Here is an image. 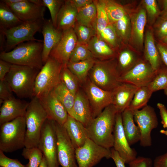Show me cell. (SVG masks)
I'll list each match as a JSON object with an SVG mask.
<instances>
[{
  "mask_svg": "<svg viewBox=\"0 0 167 167\" xmlns=\"http://www.w3.org/2000/svg\"><path fill=\"white\" fill-rule=\"evenodd\" d=\"M113 148L129 164L136 158V150L131 147L125 135L122 124V113H116L113 131Z\"/></svg>",
  "mask_w": 167,
  "mask_h": 167,
  "instance_id": "obj_15",
  "label": "cell"
},
{
  "mask_svg": "<svg viewBox=\"0 0 167 167\" xmlns=\"http://www.w3.org/2000/svg\"><path fill=\"white\" fill-rule=\"evenodd\" d=\"M41 32L44 38L42 56L44 64L49 57L51 51L60 39L62 31L54 26L51 19H45Z\"/></svg>",
  "mask_w": 167,
  "mask_h": 167,
  "instance_id": "obj_21",
  "label": "cell"
},
{
  "mask_svg": "<svg viewBox=\"0 0 167 167\" xmlns=\"http://www.w3.org/2000/svg\"><path fill=\"white\" fill-rule=\"evenodd\" d=\"M63 126L75 149L82 146L89 138L86 127L69 115Z\"/></svg>",
  "mask_w": 167,
  "mask_h": 167,
  "instance_id": "obj_23",
  "label": "cell"
},
{
  "mask_svg": "<svg viewBox=\"0 0 167 167\" xmlns=\"http://www.w3.org/2000/svg\"><path fill=\"white\" fill-rule=\"evenodd\" d=\"M53 91L66 109L68 115L72 116L75 95L61 81L54 88Z\"/></svg>",
  "mask_w": 167,
  "mask_h": 167,
  "instance_id": "obj_32",
  "label": "cell"
},
{
  "mask_svg": "<svg viewBox=\"0 0 167 167\" xmlns=\"http://www.w3.org/2000/svg\"><path fill=\"white\" fill-rule=\"evenodd\" d=\"M75 156L78 167H93L104 158H111V152L88 138L82 146L75 149Z\"/></svg>",
  "mask_w": 167,
  "mask_h": 167,
  "instance_id": "obj_10",
  "label": "cell"
},
{
  "mask_svg": "<svg viewBox=\"0 0 167 167\" xmlns=\"http://www.w3.org/2000/svg\"><path fill=\"white\" fill-rule=\"evenodd\" d=\"M12 64L0 59V80H5V77L9 72Z\"/></svg>",
  "mask_w": 167,
  "mask_h": 167,
  "instance_id": "obj_50",
  "label": "cell"
},
{
  "mask_svg": "<svg viewBox=\"0 0 167 167\" xmlns=\"http://www.w3.org/2000/svg\"><path fill=\"white\" fill-rule=\"evenodd\" d=\"M23 22L7 4L0 1V29H9L17 26Z\"/></svg>",
  "mask_w": 167,
  "mask_h": 167,
  "instance_id": "obj_31",
  "label": "cell"
},
{
  "mask_svg": "<svg viewBox=\"0 0 167 167\" xmlns=\"http://www.w3.org/2000/svg\"><path fill=\"white\" fill-rule=\"evenodd\" d=\"M111 158L114 161L116 167H126L125 162L120 157L118 153L113 148L111 149Z\"/></svg>",
  "mask_w": 167,
  "mask_h": 167,
  "instance_id": "obj_54",
  "label": "cell"
},
{
  "mask_svg": "<svg viewBox=\"0 0 167 167\" xmlns=\"http://www.w3.org/2000/svg\"><path fill=\"white\" fill-rule=\"evenodd\" d=\"M38 98L47 114L48 118L63 126L67 120L68 114L53 90Z\"/></svg>",
  "mask_w": 167,
  "mask_h": 167,
  "instance_id": "obj_18",
  "label": "cell"
},
{
  "mask_svg": "<svg viewBox=\"0 0 167 167\" xmlns=\"http://www.w3.org/2000/svg\"><path fill=\"white\" fill-rule=\"evenodd\" d=\"M105 3L106 11L110 24H113L127 14L123 7L115 2L105 0Z\"/></svg>",
  "mask_w": 167,
  "mask_h": 167,
  "instance_id": "obj_36",
  "label": "cell"
},
{
  "mask_svg": "<svg viewBox=\"0 0 167 167\" xmlns=\"http://www.w3.org/2000/svg\"><path fill=\"white\" fill-rule=\"evenodd\" d=\"M154 167H167V151L156 156L153 161Z\"/></svg>",
  "mask_w": 167,
  "mask_h": 167,
  "instance_id": "obj_52",
  "label": "cell"
},
{
  "mask_svg": "<svg viewBox=\"0 0 167 167\" xmlns=\"http://www.w3.org/2000/svg\"><path fill=\"white\" fill-rule=\"evenodd\" d=\"M157 106L159 110L160 115L161 119V123L163 127L167 129V109L165 106L163 104L158 103Z\"/></svg>",
  "mask_w": 167,
  "mask_h": 167,
  "instance_id": "obj_51",
  "label": "cell"
},
{
  "mask_svg": "<svg viewBox=\"0 0 167 167\" xmlns=\"http://www.w3.org/2000/svg\"><path fill=\"white\" fill-rule=\"evenodd\" d=\"M130 19L131 38L137 46L141 47L143 45L144 29L146 22V11L144 9H139Z\"/></svg>",
  "mask_w": 167,
  "mask_h": 167,
  "instance_id": "obj_25",
  "label": "cell"
},
{
  "mask_svg": "<svg viewBox=\"0 0 167 167\" xmlns=\"http://www.w3.org/2000/svg\"><path fill=\"white\" fill-rule=\"evenodd\" d=\"M24 117L26 127L25 147H37L43 126L48 118L39 98L34 96L31 99Z\"/></svg>",
  "mask_w": 167,
  "mask_h": 167,
  "instance_id": "obj_4",
  "label": "cell"
},
{
  "mask_svg": "<svg viewBox=\"0 0 167 167\" xmlns=\"http://www.w3.org/2000/svg\"></svg>",
  "mask_w": 167,
  "mask_h": 167,
  "instance_id": "obj_62",
  "label": "cell"
},
{
  "mask_svg": "<svg viewBox=\"0 0 167 167\" xmlns=\"http://www.w3.org/2000/svg\"><path fill=\"white\" fill-rule=\"evenodd\" d=\"M117 60L120 76L129 71L140 61H138L133 53L127 50L120 52Z\"/></svg>",
  "mask_w": 167,
  "mask_h": 167,
  "instance_id": "obj_34",
  "label": "cell"
},
{
  "mask_svg": "<svg viewBox=\"0 0 167 167\" xmlns=\"http://www.w3.org/2000/svg\"><path fill=\"white\" fill-rule=\"evenodd\" d=\"M146 10L150 18H154L159 14L160 12L156 1L145 0L144 1Z\"/></svg>",
  "mask_w": 167,
  "mask_h": 167,
  "instance_id": "obj_47",
  "label": "cell"
},
{
  "mask_svg": "<svg viewBox=\"0 0 167 167\" xmlns=\"http://www.w3.org/2000/svg\"><path fill=\"white\" fill-rule=\"evenodd\" d=\"M26 127L24 117L0 125V150L11 152L25 147Z\"/></svg>",
  "mask_w": 167,
  "mask_h": 167,
  "instance_id": "obj_5",
  "label": "cell"
},
{
  "mask_svg": "<svg viewBox=\"0 0 167 167\" xmlns=\"http://www.w3.org/2000/svg\"><path fill=\"white\" fill-rule=\"evenodd\" d=\"M153 92L164 89L167 87V66H162L157 71L152 81L148 85Z\"/></svg>",
  "mask_w": 167,
  "mask_h": 167,
  "instance_id": "obj_40",
  "label": "cell"
},
{
  "mask_svg": "<svg viewBox=\"0 0 167 167\" xmlns=\"http://www.w3.org/2000/svg\"><path fill=\"white\" fill-rule=\"evenodd\" d=\"M76 19V22L78 24L96 31L97 11L93 0L92 2L78 11Z\"/></svg>",
  "mask_w": 167,
  "mask_h": 167,
  "instance_id": "obj_29",
  "label": "cell"
},
{
  "mask_svg": "<svg viewBox=\"0 0 167 167\" xmlns=\"http://www.w3.org/2000/svg\"><path fill=\"white\" fill-rule=\"evenodd\" d=\"M122 124L124 131L130 145L140 141V130L136 125L134 119V112L129 108L126 109L122 113Z\"/></svg>",
  "mask_w": 167,
  "mask_h": 167,
  "instance_id": "obj_27",
  "label": "cell"
},
{
  "mask_svg": "<svg viewBox=\"0 0 167 167\" xmlns=\"http://www.w3.org/2000/svg\"><path fill=\"white\" fill-rule=\"evenodd\" d=\"M12 90L5 81L0 80V105L6 100L13 96Z\"/></svg>",
  "mask_w": 167,
  "mask_h": 167,
  "instance_id": "obj_46",
  "label": "cell"
},
{
  "mask_svg": "<svg viewBox=\"0 0 167 167\" xmlns=\"http://www.w3.org/2000/svg\"><path fill=\"white\" fill-rule=\"evenodd\" d=\"M43 49V41L23 42L11 51L1 52L0 59L13 64L27 66L40 70L44 65Z\"/></svg>",
  "mask_w": 167,
  "mask_h": 167,
  "instance_id": "obj_2",
  "label": "cell"
},
{
  "mask_svg": "<svg viewBox=\"0 0 167 167\" xmlns=\"http://www.w3.org/2000/svg\"><path fill=\"white\" fill-rule=\"evenodd\" d=\"M40 71L27 66L12 64L5 80L18 97L32 99L34 96L35 80Z\"/></svg>",
  "mask_w": 167,
  "mask_h": 167,
  "instance_id": "obj_3",
  "label": "cell"
},
{
  "mask_svg": "<svg viewBox=\"0 0 167 167\" xmlns=\"http://www.w3.org/2000/svg\"><path fill=\"white\" fill-rule=\"evenodd\" d=\"M77 12L70 0H64L57 16L56 28L62 31L73 28L76 22Z\"/></svg>",
  "mask_w": 167,
  "mask_h": 167,
  "instance_id": "obj_24",
  "label": "cell"
},
{
  "mask_svg": "<svg viewBox=\"0 0 167 167\" xmlns=\"http://www.w3.org/2000/svg\"><path fill=\"white\" fill-rule=\"evenodd\" d=\"M161 17L167 19V10L162 13Z\"/></svg>",
  "mask_w": 167,
  "mask_h": 167,
  "instance_id": "obj_60",
  "label": "cell"
},
{
  "mask_svg": "<svg viewBox=\"0 0 167 167\" xmlns=\"http://www.w3.org/2000/svg\"><path fill=\"white\" fill-rule=\"evenodd\" d=\"M163 10L162 12H163L167 10V0H163L162 1Z\"/></svg>",
  "mask_w": 167,
  "mask_h": 167,
  "instance_id": "obj_56",
  "label": "cell"
},
{
  "mask_svg": "<svg viewBox=\"0 0 167 167\" xmlns=\"http://www.w3.org/2000/svg\"><path fill=\"white\" fill-rule=\"evenodd\" d=\"M144 55L145 60L155 71L158 70L161 66L162 61L155 45L152 32L150 30L147 32L145 36Z\"/></svg>",
  "mask_w": 167,
  "mask_h": 167,
  "instance_id": "obj_28",
  "label": "cell"
},
{
  "mask_svg": "<svg viewBox=\"0 0 167 167\" xmlns=\"http://www.w3.org/2000/svg\"><path fill=\"white\" fill-rule=\"evenodd\" d=\"M96 60L92 58L76 62H68L66 66L70 71L77 76L81 84L87 79L89 72Z\"/></svg>",
  "mask_w": 167,
  "mask_h": 167,
  "instance_id": "obj_30",
  "label": "cell"
},
{
  "mask_svg": "<svg viewBox=\"0 0 167 167\" xmlns=\"http://www.w3.org/2000/svg\"><path fill=\"white\" fill-rule=\"evenodd\" d=\"M22 155L29 160L26 167H39L43 155L41 151L37 147L24 148Z\"/></svg>",
  "mask_w": 167,
  "mask_h": 167,
  "instance_id": "obj_39",
  "label": "cell"
},
{
  "mask_svg": "<svg viewBox=\"0 0 167 167\" xmlns=\"http://www.w3.org/2000/svg\"><path fill=\"white\" fill-rule=\"evenodd\" d=\"M72 117L86 128L93 118L89 102L83 90L79 89L75 95Z\"/></svg>",
  "mask_w": 167,
  "mask_h": 167,
  "instance_id": "obj_22",
  "label": "cell"
},
{
  "mask_svg": "<svg viewBox=\"0 0 167 167\" xmlns=\"http://www.w3.org/2000/svg\"><path fill=\"white\" fill-rule=\"evenodd\" d=\"M39 167H48L46 161L44 156Z\"/></svg>",
  "mask_w": 167,
  "mask_h": 167,
  "instance_id": "obj_57",
  "label": "cell"
},
{
  "mask_svg": "<svg viewBox=\"0 0 167 167\" xmlns=\"http://www.w3.org/2000/svg\"><path fill=\"white\" fill-rule=\"evenodd\" d=\"M134 119L140 131V145L144 147L151 146L152 144L151 132L158 125L154 109L147 105L140 110L134 111Z\"/></svg>",
  "mask_w": 167,
  "mask_h": 167,
  "instance_id": "obj_11",
  "label": "cell"
},
{
  "mask_svg": "<svg viewBox=\"0 0 167 167\" xmlns=\"http://www.w3.org/2000/svg\"><path fill=\"white\" fill-rule=\"evenodd\" d=\"M83 90L89 102L93 118L99 115L107 107L112 104V91L103 90L88 78L82 83Z\"/></svg>",
  "mask_w": 167,
  "mask_h": 167,
  "instance_id": "obj_13",
  "label": "cell"
},
{
  "mask_svg": "<svg viewBox=\"0 0 167 167\" xmlns=\"http://www.w3.org/2000/svg\"><path fill=\"white\" fill-rule=\"evenodd\" d=\"M97 11L96 32L98 35L110 24L105 9V0H93Z\"/></svg>",
  "mask_w": 167,
  "mask_h": 167,
  "instance_id": "obj_38",
  "label": "cell"
},
{
  "mask_svg": "<svg viewBox=\"0 0 167 167\" xmlns=\"http://www.w3.org/2000/svg\"><path fill=\"white\" fill-rule=\"evenodd\" d=\"M57 137V156L62 167H78L76 158L75 149L72 145L62 125L53 120Z\"/></svg>",
  "mask_w": 167,
  "mask_h": 167,
  "instance_id": "obj_12",
  "label": "cell"
},
{
  "mask_svg": "<svg viewBox=\"0 0 167 167\" xmlns=\"http://www.w3.org/2000/svg\"><path fill=\"white\" fill-rule=\"evenodd\" d=\"M156 28V35L160 40L167 36V19L160 17Z\"/></svg>",
  "mask_w": 167,
  "mask_h": 167,
  "instance_id": "obj_48",
  "label": "cell"
},
{
  "mask_svg": "<svg viewBox=\"0 0 167 167\" xmlns=\"http://www.w3.org/2000/svg\"><path fill=\"white\" fill-rule=\"evenodd\" d=\"M64 0H42V5L49 10L51 20L54 27L56 28L57 16Z\"/></svg>",
  "mask_w": 167,
  "mask_h": 167,
  "instance_id": "obj_44",
  "label": "cell"
},
{
  "mask_svg": "<svg viewBox=\"0 0 167 167\" xmlns=\"http://www.w3.org/2000/svg\"><path fill=\"white\" fill-rule=\"evenodd\" d=\"M113 24L119 40L123 41L128 40L131 34V19L126 15Z\"/></svg>",
  "mask_w": 167,
  "mask_h": 167,
  "instance_id": "obj_37",
  "label": "cell"
},
{
  "mask_svg": "<svg viewBox=\"0 0 167 167\" xmlns=\"http://www.w3.org/2000/svg\"><path fill=\"white\" fill-rule=\"evenodd\" d=\"M8 6L23 22L45 19V7L36 4L31 0H23L19 2Z\"/></svg>",
  "mask_w": 167,
  "mask_h": 167,
  "instance_id": "obj_17",
  "label": "cell"
},
{
  "mask_svg": "<svg viewBox=\"0 0 167 167\" xmlns=\"http://www.w3.org/2000/svg\"><path fill=\"white\" fill-rule=\"evenodd\" d=\"M0 166L1 167H26L16 159H12L6 156L0 150Z\"/></svg>",
  "mask_w": 167,
  "mask_h": 167,
  "instance_id": "obj_45",
  "label": "cell"
},
{
  "mask_svg": "<svg viewBox=\"0 0 167 167\" xmlns=\"http://www.w3.org/2000/svg\"><path fill=\"white\" fill-rule=\"evenodd\" d=\"M72 4L78 11L93 2L92 0H70Z\"/></svg>",
  "mask_w": 167,
  "mask_h": 167,
  "instance_id": "obj_55",
  "label": "cell"
},
{
  "mask_svg": "<svg viewBox=\"0 0 167 167\" xmlns=\"http://www.w3.org/2000/svg\"><path fill=\"white\" fill-rule=\"evenodd\" d=\"M62 65L49 56L38 73L35 80L34 96L39 98L52 91L61 82Z\"/></svg>",
  "mask_w": 167,
  "mask_h": 167,
  "instance_id": "obj_7",
  "label": "cell"
},
{
  "mask_svg": "<svg viewBox=\"0 0 167 167\" xmlns=\"http://www.w3.org/2000/svg\"><path fill=\"white\" fill-rule=\"evenodd\" d=\"M60 78L67 88L75 95L79 89L80 83L77 76L70 71L66 65H62Z\"/></svg>",
  "mask_w": 167,
  "mask_h": 167,
  "instance_id": "obj_35",
  "label": "cell"
},
{
  "mask_svg": "<svg viewBox=\"0 0 167 167\" xmlns=\"http://www.w3.org/2000/svg\"><path fill=\"white\" fill-rule=\"evenodd\" d=\"M153 93L148 86L139 87L128 108L134 112L143 108L147 105Z\"/></svg>",
  "mask_w": 167,
  "mask_h": 167,
  "instance_id": "obj_33",
  "label": "cell"
},
{
  "mask_svg": "<svg viewBox=\"0 0 167 167\" xmlns=\"http://www.w3.org/2000/svg\"><path fill=\"white\" fill-rule=\"evenodd\" d=\"M88 45L89 50L96 59L105 60L115 57L114 49L96 35L91 39Z\"/></svg>",
  "mask_w": 167,
  "mask_h": 167,
  "instance_id": "obj_26",
  "label": "cell"
},
{
  "mask_svg": "<svg viewBox=\"0 0 167 167\" xmlns=\"http://www.w3.org/2000/svg\"><path fill=\"white\" fill-rule=\"evenodd\" d=\"M157 48L163 62L167 66V45L160 42L157 44Z\"/></svg>",
  "mask_w": 167,
  "mask_h": 167,
  "instance_id": "obj_53",
  "label": "cell"
},
{
  "mask_svg": "<svg viewBox=\"0 0 167 167\" xmlns=\"http://www.w3.org/2000/svg\"><path fill=\"white\" fill-rule=\"evenodd\" d=\"M97 35L100 37L112 48L118 47L119 39L112 24L108 25Z\"/></svg>",
  "mask_w": 167,
  "mask_h": 167,
  "instance_id": "obj_43",
  "label": "cell"
},
{
  "mask_svg": "<svg viewBox=\"0 0 167 167\" xmlns=\"http://www.w3.org/2000/svg\"><path fill=\"white\" fill-rule=\"evenodd\" d=\"M160 133L162 134H163L166 136H167V129L164 130L162 129L160 131Z\"/></svg>",
  "mask_w": 167,
  "mask_h": 167,
  "instance_id": "obj_59",
  "label": "cell"
},
{
  "mask_svg": "<svg viewBox=\"0 0 167 167\" xmlns=\"http://www.w3.org/2000/svg\"><path fill=\"white\" fill-rule=\"evenodd\" d=\"M44 20L23 22L9 29H0L6 39L5 50L4 52L9 51L19 44L25 41H43L36 39L34 36L37 32H41Z\"/></svg>",
  "mask_w": 167,
  "mask_h": 167,
  "instance_id": "obj_8",
  "label": "cell"
},
{
  "mask_svg": "<svg viewBox=\"0 0 167 167\" xmlns=\"http://www.w3.org/2000/svg\"><path fill=\"white\" fill-rule=\"evenodd\" d=\"M37 148L42 153L48 167H59L57 137L53 120L47 118L45 122Z\"/></svg>",
  "mask_w": 167,
  "mask_h": 167,
  "instance_id": "obj_9",
  "label": "cell"
},
{
  "mask_svg": "<svg viewBox=\"0 0 167 167\" xmlns=\"http://www.w3.org/2000/svg\"><path fill=\"white\" fill-rule=\"evenodd\" d=\"M138 88L131 84L121 83L112 91V104L117 113H122L129 107Z\"/></svg>",
  "mask_w": 167,
  "mask_h": 167,
  "instance_id": "obj_20",
  "label": "cell"
},
{
  "mask_svg": "<svg viewBox=\"0 0 167 167\" xmlns=\"http://www.w3.org/2000/svg\"><path fill=\"white\" fill-rule=\"evenodd\" d=\"M117 111L113 104L106 107L92 120L86 127L88 137L108 149L113 147V131Z\"/></svg>",
  "mask_w": 167,
  "mask_h": 167,
  "instance_id": "obj_1",
  "label": "cell"
},
{
  "mask_svg": "<svg viewBox=\"0 0 167 167\" xmlns=\"http://www.w3.org/2000/svg\"><path fill=\"white\" fill-rule=\"evenodd\" d=\"M161 42L167 45V36L160 40Z\"/></svg>",
  "mask_w": 167,
  "mask_h": 167,
  "instance_id": "obj_58",
  "label": "cell"
},
{
  "mask_svg": "<svg viewBox=\"0 0 167 167\" xmlns=\"http://www.w3.org/2000/svg\"><path fill=\"white\" fill-rule=\"evenodd\" d=\"M78 42L73 28L63 31L60 39L51 51L49 56L62 65H66Z\"/></svg>",
  "mask_w": 167,
  "mask_h": 167,
  "instance_id": "obj_16",
  "label": "cell"
},
{
  "mask_svg": "<svg viewBox=\"0 0 167 167\" xmlns=\"http://www.w3.org/2000/svg\"><path fill=\"white\" fill-rule=\"evenodd\" d=\"M78 43L88 44L91 39L96 35V30L76 22L73 28Z\"/></svg>",
  "mask_w": 167,
  "mask_h": 167,
  "instance_id": "obj_41",
  "label": "cell"
},
{
  "mask_svg": "<svg viewBox=\"0 0 167 167\" xmlns=\"http://www.w3.org/2000/svg\"><path fill=\"white\" fill-rule=\"evenodd\" d=\"M92 58H94L88 48V44L78 42L69 62H76Z\"/></svg>",
  "mask_w": 167,
  "mask_h": 167,
  "instance_id": "obj_42",
  "label": "cell"
},
{
  "mask_svg": "<svg viewBox=\"0 0 167 167\" xmlns=\"http://www.w3.org/2000/svg\"><path fill=\"white\" fill-rule=\"evenodd\" d=\"M164 93H165V94L167 96V87L164 90Z\"/></svg>",
  "mask_w": 167,
  "mask_h": 167,
  "instance_id": "obj_61",
  "label": "cell"
},
{
  "mask_svg": "<svg viewBox=\"0 0 167 167\" xmlns=\"http://www.w3.org/2000/svg\"><path fill=\"white\" fill-rule=\"evenodd\" d=\"M115 58L96 59L88 74V78L93 83L106 91H112L121 83Z\"/></svg>",
  "mask_w": 167,
  "mask_h": 167,
  "instance_id": "obj_6",
  "label": "cell"
},
{
  "mask_svg": "<svg viewBox=\"0 0 167 167\" xmlns=\"http://www.w3.org/2000/svg\"><path fill=\"white\" fill-rule=\"evenodd\" d=\"M128 164L129 167H151L152 161L150 158L139 156Z\"/></svg>",
  "mask_w": 167,
  "mask_h": 167,
  "instance_id": "obj_49",
  "label": "cell"
},
{
  "mask_svg": "<svg viewBox=\"0 0 167 167\" xmlns=\"http://www.w3.org/2000/svg\"><path fill=\"white\" fill-rule=\"evenodd\" d=\"M157 71L145 60H140L129 71L121 75L119 81L138 87L148 86L154 79Z\"/></svg>",
  "mask_w": 167,
  "mask_h": 167,
  "instance_id": "obj_14",
  "label": "cell"
},
{
  "mask_svg": "<svg viewBox=\"0 0 167 167\" xmlns=\"http://www.w3.org/2000/svg\"><path fill=\"white\" fill-rule=\"evenodd\" d=\"M28 103L14 96L5 101L0 107V125L17 118L24 117Z\"/></svg>",
  "mask_w": 167,
  "mask_h": 167,
  "instance_id": "obj_19",
  "label": "cell"
}]
</instances>
